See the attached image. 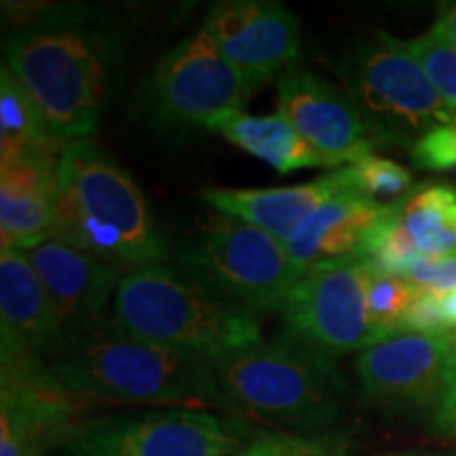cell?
Here are the masks:
<instances>
[{
	"mask_svg": "<svg viewBox=\"0 0 456 456\" xmlns=\"http://www.w3.org/2000/svg\"><path fill=\"white\" fill-rule=\"evenodd\" d=\"M3 55L49 134L70 144L98 131L121 83L127 32L108 11L60 4L13 28Z\"/></svg>",
	"mask_w": 456,
	"mask_h": 456,
	"instance_id": "obj_1",
	"label": "cell"
},
{
	"mask_svg": "<svg viewBox=\"0 0 456 456\" xmlns=\"http://www.w3.org/2000/svg\"><path fill=\"white\" fill-rule=\"evenodd\" d=\"M57 178L53 239L127 271L169 258L144 192L98 144L89 140L66 144Z\"/></svg>",
	"mask_w": 456,
	"mask_h": 456,
	"instance_id": "obj_2",
	"label": "cell"
},
{
	"mask_svg": "<svg viewBox=\"0 0 456 456\" xmlns=\"http://www.w3.org/2000/svg\"><path fill=\"white\" fill-rule=\"evenodd\" d=\"M53 385L78 406L220 408L214 363L114 334L45 362Z\"/></svg>",
	"mask_w": 456,
	"mask_h": 456,
	"instance_id": "obj_3",
	"label": "cell"
},
{
	"mask_svg": "<svg viewBox=\"0 0 456 456\" xmlns=\"http://www.w3.org/2000/svg\"><path fill=\"white\" fill-rule=\"evenodd\" d=\"M214 376L226 412L292 431L326 429L349 395L336 357L288 332L220 359Z\"/></svg>",
	"mask_w": 456,
	"mask_h": 456,
	"instance_id": "obj_4",
	"label": "cell"
},
{
	"mask_svg": "<svg viewBox=\"0 0 456 456\" xmlns=\"http://www.w3.org/2000/svg\"><path fill=\"white\" fill-rule=\"evenodd\" d=\"M110 330L212 363L262 342L256 313L209 294L167 265L140 266L123 277Z\"/></svg>",
	"mask_w": 456,
	"mask_h": 456,
	"instance_id": "obj_5",
	"label": "cell"
},
{
	"mask_svg": "<svg viewBox=\"0 0 456 456\" xmlns=\"http://www.w3.org/2000/svg\"><path fill=\"white\" fill-rule=\"evenodd\" d=\"M340 78L380 146H414L456 114L440 98L408 41L376 32L342 60Z\"/></svg>",
	"mask_w": 456,
	"mask_h": 456,
	"instance_id": "obj_6",
	"label": "cell"
},
{
	"mask_svg": "<svg viewBox=\"0 0 456 456\" xmlns=\"http://www.w3.org/2000/svg\"><path fill=\"white\" fill-rule=\"evenodd\" d=\"M262 433L245 416L209 408L125 410L83 419L57 456H228Z\"/></svg>",
	"mask_w": 456,
	"mask_h": 456,
	"instance_id": "obj_7",
	"label": "cell"
},
{
	"mask_svg": "<svg viewBox=\"0 0 456 456\" xmlns=\"http://www.w3.org/2000/svg\"><path fill=\"white\" fill-rule=\"evenodd\" d=\"M175 262L191 281L256 315L281 309L302 277L283 241L228 216H218Z\"/></svg>",
	"mask_w": 456,
	"mask_h": 456,
	"instance_id": "obj_8",
	"label": "cell"
},
{
	"mask_svg": "<svg viewBox=\"0 0 456 456\" xmlns=\"http://www.w3.org/2000/svg\"><path fill=\"white\" fill-rule=\"evenodd\" d=\"M252 89L216 47L203 28L174 45L151 72L146 110L159 127L209 129L241 112Z\"/></svg>",
	"mask_w": 456,
	"mask_h": 456,
	"instance_id": "obj_9",
	"label": "cell"
},
{
	"mask_svg": "<svg viewBox=\"0 0 456 456\" xmlns=\"http://www.w3.org/2000/svg\"><path fill=\"white\" fill-rule=\"evenodd\" d=\"M24 254L47 296L51 315L47 362L83 349L110 330L112 302L127 269L61 239H49Z\"/></svg>",
	"mask_w": 456,
	"mask_h": 456,
	"instance_id": "obj_10",
	"label": "cell"
},
{
	"mask_svg": "<svg viewBox=\"0 0 456 456\" xmlns=\"http://www.w3.org/2000/svg\"><path fill=\"white\" fill-rule=\"evenodd\" d=\"M374 271L372 258L359 252L305 273L279 309L285 332L332 357L368 349L374 342L368 319Z\"/></svg>",
	"mask_w": 456,
	"mask_h": 456,
	"instance_id": "obj_11",
	"label": "cell"
},
{
	"mask_svg": "<svg viewBox=\"0 0 456 456\" xmlns=\"http://www.w3.org/2000/svg\"><path fill=\"white\" fill-rule=\"evenodd\" d=\"M446 336L397 330L359 353L355 370L363 397L397 412H437L450 389Z\"/></svg>",
	"mask_w": 456,
	"mask_h": 456,
	"instance_id": "obj_12",
	"label": "cell"
},
{
	"mask_svg": "<svg viewBox=\"0 0 456 456\" xmlns=\"http://www.w3.org/2000/svg\"><path fill=\"white\" fill-rule=\"evenodd\" d=\"M279 114L322 157L326 167L359 163L380 148L366 117L345 89L294 66L277 81Z\"/></svg>",
	"mask_w": 456,
	"mask_h": 456,
	"instance_id": "obj_13",
	"label": "cell"
},
{
	"mask_svg": "<svg viewBox=\"0 0 456 456\" xmlns=\"http://www.w3.org/2000/svg\"><path fill=\"white\" fill-rule=\"evenodd\" d=\"M201 28L252 91L300 61L298 20L281 3H218L209 9Z\"/></svg>",
	"mask_w": 456,
	"mask_h": 456,
	"instance_id": "obj_14",
	"label": "cell"
},
{
	"mask_svg": "<svg viewBox=\"0 0 456 456\" xmlns=\"http://www.w3.org/2000/svg\"><path fill=\"white\" fill-rule=\"evenodd\" d=\"M74 403L51 380L43 359L3 357L0 456H47L64 446L78 419Z\"/></svg>",
	"mask_w": 456,
	"mask_h": 456,
	"instance_id": "obj_15",
	"label": "cell"
},
{
	"mask_svg": "<svg viewBox=\"0 0 456 456\" xmlns=\"http://www.w3.org/2000/svg\"><path fill=\"white\" fill-rule=\"evenodd\" d=\"M351 188H355L351 167H345L305 184L283 188H205L201 197L220 216L248 222L288 243L323 203Z\"/></svg>",
	"mask_w": 456,
	"mask_h": 456,
	"instance_id": "obj_16",
	"label": "cell"
},
{
	"mask_svg": "<svg viewBox=\"0 0 456 456\" xmlns=\"http://www.w3.org/2000/svg\"><path fill=\"white\" fill-rule=\"evenodd\" d=\"M60 159L30 157L0 163L3 249L28 252L55 237Z\"/></svg>",
	"mask_w": 456,
	"mask_h": 456,
	"instance_id": "obj_17",
	"label": "cell"
},
{
	"mask_svg": "<svg viewBox=\"0 0 456 456\" xmlns=\"http://www.w3.org/2000/svg\"><path fill=\"white\" fill-rule=\"evenodd\" d=\"M391 205L372 201L351 188L323 203L285 248L302 275L326 262L349 258L362 252L370 232L389 214Z\"/></svg>",
	"mask_w": 456,
	"mask_h": 456,
	"instance_id": "obj_18",
	"label": "cell"
},
{
	"mask_svg": "<svg viewBox=\"0 0 456 456\" xmlns=\"http://www.w3.org/2000/svg\"><path fill=\"white\" fill-rule=\"evenodd\" d=\"M0 328L3 357H37L47 362L51 315L47 296L20 249L0 252Z\"/></svg>",
	"mask_w": 456,
	"mask_h": 456,
	"instance_id": "obj_19",
	"label": "cell"
},
{
	"mask_svg": "<svg viewBox=\"0 0 456 456\" xmlns=\"http://www.w3.org/2000/svg\"><path fill=\"white\" fill-rule=\"evenodd\" d=\"M209 131L224 135L231 144L271 165L279 174L326 167L322 157L302 140V135L281 114L252 117L245 112H232L216 121Z\"/></svg>",
	"mask_w": 456,
	"mask_h": 456,
	"instance_id": "obj_20",
	"label": "cell"
},
{
	"mask_svg": "<svg viewBox=\"0 0 456 456\" xmlns=\"http://www.w3.org/2000/svg\"><path fill=\"white\" fill-rule=\"evenodd\" d=\"M66 144L57 142L45 127L28 91L3 64L0 70V163L17 159H60Z\"/></svg>",
	"mask_w": 456,
	"mask_h": 456,
	"instance_id": "obj_21",
	"label": "cell"
},
{
	"mask_svg": "<svg viewBox=\"0 0 456 456\" xmlns=\"http://www.w3.org/2000/svg\"><path fill=\"white\" fill-rule=\"evenodd\" d=\"M397 218L420 258L456 256V188L429 184L397 201Z\"/></svg>",
	"mask_w": 456,
	"mask_h": 456,
	"instance_id": "obj_22",
	"label": "cell"
},
{
	"mask_svg": "<svg viewBox=\"0 0 456 456\" xmlns=\"http://www.w3.org/2000/svg\"><path fill=\"white\" fill-rule=\"evenodd\" d=\"M419 294V288L403 277L376 269L368 285V319L374 342L399 330V323ZM372 342V345H374Z\"/></svg>",
	"mask_w": 456,
	"mask_h": 456,
	"instance_id": "obj_23",
	"label": "cell"
},
{
	"mask_svg": "<svg viewBox=\"0 0 456 456\" xmlns=\"http://www.w3.org/2000/svg\"><path fill=\"white\" fill-rule=\"evenodd\" d=\"M419 64L446 106L456 114V43L436 26L408 41Z\"/></svg>",
	"mask_w": 456,
	"mask_h": 456,
	"instance_id": "obj_24",
	"label": "cell"
},
{
	"mask_svg": "<svg viewBox=\"0 0 456 456\" xmlns=\"http://www.w3.org/2000/svg\"><path fill=\"white\" fill-rule=\"evenodd\" d=\"M351 174L357 192L383 205L402 201L412 186V174L403 165L379 155H370L351 165Z\"/></svg>",
	"mask_w": 456,
	"mask_h": 456,
	"instance_id": "obj_25",
	"label": "cell"
},
{
	"mask_svg": "<svg viewBox=\"0 0 456 456\" xmlns=\"http://www.w3.org/2000/svg\"><path fill=\"white\" fill-rule=\"evenodd\" d=\"M412 159L423 169H456V118L416 142L412 146Z\"/></svg>",
	"mask_w": 456,
	"mask_h": 456,
	"instance_id": "obj_26",
	"label": "cell"
},
{
	"mask_svg": "<svg viewBox=\"0 0 456 456\" xmlns=\"http://www.w3.org/2000/svg\"><path fill=\"white\" fill-rule=\"evenodd\" d=\"M323 452L326 446L322 442L283 436V433H262L248 446L228 456H322Z\"/></svg>",
	"mask_w": 456,
	"mask_h": 456,
	"instance_id": "obj_27",
	"label": "cell"
},
{
	"mask_svg": "<svg viewBox=\"0 0 456 456\" xmlns=\"http://www.w3.org/2000/svg\"><path fill=\"white\" fill-rule=\"evenodd\" d=\"M419 289L431 292H454L456 289V256L452 258H420L402 275Z\"/></svg>",
	"mask_w": 456,
	"mask_h": 456,
	"instance_id": "obj_28",
	"label": "cell"
},
{
	"mask_svg": "<svg viewBox=\"0 0 456 456\" xmlns=\"http://www.w3.org/2000/svg\"><path fill=\"white\" fill-rule=\"evenodd\" d=\"M433 423H436L437 431L444 433V436L456 437V385L450 387L437 412L433 414Z\"/></svg>",
	"mask_w": 456,
	"mask_h": 456,
	"instance_id": "obj_29",
	"label": "cell"
},
{
	"mask_svg": "<svg viewBox=\"0 0 456 456\" xmlns=\"http://www.w3.org/2000/svg\"><path fill=\"white\" fill-rule=\"evenodd\" d=\"M436 28L440 32L446 34L450 41L456 43V3L440 4V11H437Z\"/></svg>",
	"mask_w": 456,
	"mask_h": 456,
	"instance_id": "obj_30",
	"label": "cell"
},
{
	"mask_svg": "<svg viewBox=\"0 0 456 456\" xmlns=\"http://www.w3.org/2000/svg\"><path fill=\"white\" fill-rule=\"evenodd\" d=\"M446 376L450 387L456 385V330L446 336Z\"/></svg>",
	"mask_w": 456,
	"mask_h": 456,
	"instance_id": "obj_31",
	"label": "cell"
},
{
	"mask_svg": "<svg viewBox=\"0 0 456 456\" xmlns=\"http://www.w3.org/2000/svg\"><path fill=\"white\" fill-rule=\"evenodd\" d=\"M393 456H427V454H393Z\"/></svg>",
	"mask_w": 456,
	"mask_h": 456,
	"instance_id": "obj_32",
	"label": "cell"
}]
</instances>
